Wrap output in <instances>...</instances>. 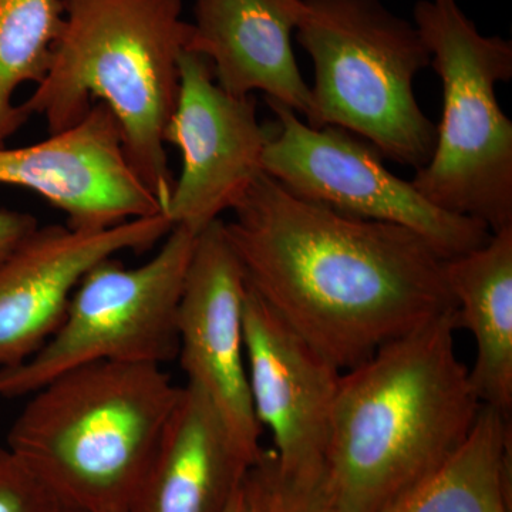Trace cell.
I'll use <instances>...</instances> for the list:
<instances>
[{
  "label": "cell",
  "mask_w": 512,
  "mask_h": 512,
  "mask_svg": "<svg viewBox=\"0 0 512 512\" xmlns=\"http://www.w3.org/2000/svg\"><path fill=\"white\" fill-rule=\"evenodd\" d=\"M224 231L249 288L340 372L456 309L446 258L412 229L305 200L262 173Z\"/></svg>",
  "instance_id": "1"
},
{
  "label": "cell",
  "mask_w": 512,
  "mask_h": 512,
  "mask_svg": "<svg viewBox=\"0 0 512 512\" xmlns=\"http://www.w3.org/2000/svg\"><path fill=\"white\" fill-rule=\"evenodd\" d=\"M456 309L340 375L326 478L340 512H379L473 429L483 404L458 359Z\"/></svg>",
  "instance_id": "2"
},
{
  "label": "cell",
  "mask_w": 512,
  "mask_h": 512,
  "mask_svg": "<svg viewBox=\"0 0 512 512\" xmlns=\"http://www.w3.org/2000/svg\"><path fill=\"white\" fill-rule=\"evenodd\" d=\"M63 10L49 72L20 107L55 134L103 103L119 123L128 163L164 214L174 188L164 134L190 37L183 0H63Z\"/></svg>",
  "instance_id": "3"
},
{
  "label": "cell",
  "mask_w": 512,
  "mask_h": 512,
  "mask_svg": "<svg viewBox=\"0 0 512 512\" xmlns=\"http://www.w3.org/2000/svg\"><path fill=\"white\" fill-rule=\"evenodd\" d=\"M180 393L160 365L74 367L29 394L6 447L64 510L131 512Z\"/></svg>",
  "instance_id": "4"
},
{
  "label": "cell",
  "mask_w": 512,
  "mask_h": 512,
  "mask_svg": "<svg viewBox=\"0 0 512 512\" xmlns=\"http://www.w3.org/2000/svg\"><path fill=\"white\" fill-rule=\"evenodd\" d=\"M295 35L315 70L312 127L343 128L416 170L429 163L437 124L414 79L431 55L414 22L383 0H305Z\"/></svg>",
  "instance_id": "5"
},
{
  "label": "cell",
  "mask_w": 512,
  "mask_h": 512,
  "mask_svg": "<svg viewBox=\"0 0 512 512\" xmlns=\"http://www.w3.org/2000/svg\"><path fill=\"white\" fill-rule=\"evenodd\" d=\"M413 22L443 84V116L412 184L493 234L512 227V121L497 99L498 84L512 79L511 40L483 35L457 0H417Z\"/></svg>",
  "instance_id": "6"
},
{
  "label": "cell",
  "mask_w": 512,
  "mask_h": 512,
  "mask_svg": "<svg viewBox=\"0 0 512 512\" xmlns=\"http://www.w3.org/2000/svg\"><path fill=\"white\" fill-rule=\"evenodd\" d=\"M195 239L174 227L146 264L126 268L110 258L93 266L45 345L25 362L0 369V399L29 396L89 363L163 366L177 359L178 305Z\"/></svg>",
  "instance_id": "7"
},
{
  "label": "cell",
  "mask_w": 512,
  "mask_h": 512,
  "mask_svg": "<svg viewBox=\"0 0 512 512\" xmlns=\"http://www.w3.org/2000/svg\"><path fill=\"white\" fill-rule=\"evenodd\" d=\"M276 126L262 168L305 200L360 218L412 229L446 259L480 248L493 232L484 224L441 210L390 173L382 154L343 128L309 126L284 104L266 100Z\"/></svg>",
  "instance_id": "8"
},
{
  "label": "cell",
  "mask_w": 512,
  "mask_h": 512,
  "mask_svg": "<svg viewBox=\"0 0 512 512\" xmlns=\"http://www.w3.org/2000/svg\"><path fill=\"white\" fill-rule=\"evenodd\" d=\"M269 134L259 123L254 97L225 92L208 60L184 50L180 92L164 134L183 163L164 212L173 228L198 235L232 211L264 173Z\"/></svg>",
  "instance_id": "9"
},
{
  "label": "cell",
  "mask_w": 512,
  "mask_h": 512,
  "mask_svg": "<svg viewBox=\"0 0 512 512\" xmlns=\"http://www.w3.org/2000/svg\"><path fill=\"white\" fill-rule=\"evenodd\" d=\"M247 279L224 231L212 222L195 239L178 305V356L187 384L217 409L249 460L259 463L262 429L249 394L244 343Z\"/></svg>",
  "instance_id": "10"
},
{
  "label": "cell",
  "mask_w": 512,
  "mask_h": 512,
  "mask_svg": "<svg viewBox=\"0 0 512 512\" xmlns=\"http://www.w3.org/2000/svg\"><path fill=\"white\" fill-rule=\"evenodd\" d=\"M244 343L256 420L274 440L284 478L326 471L330 419L342 372L293 332L247 284Z\"/></svg>",
  "instance_id": "11"
},
{
  "label": "cell",
  "mask_w": 512,
  "mask_h": 512,
  "mask_svg": "<svg viewBox=\"0 0 512 512\" xmlns=\"http://www.w3.org/2000/svg\"><path fill=\"white\" fill-rule=\"evenodd\" d=\"M171 229L164 214L96 231L39 225L0 262V369L25 362L45 345L93 266L121 252L153 249Z\"/></svg>",
  "instance_id": "12"
},
{
  "label": "cell",
  "mask_w": 512,
  "mask_h": 512,
  "mask_svg": "<svg viewBox=\"0 0 512 512\" xmlns=\"http://www.w3.org/2000/svg\"><path fill=\"white\" fill-rule=\"evenodd\" d=\"M0 184L45 198L74 229L96 231L163 214L128 163L119 123L103 103L40 143L0 147Z\"/></svg>",
  "instance_id": "13"
},
{
  "label": "cell",
  "mask_w": 512,
  "mask_h": 512,
  "mask_svg": "<svg viewBox=\"0 0 512 512\" xmlns=\"http://www.w3.org/2000/svg\"><path fill=\"white\" fill-rule=\"evenodd\" d=\"M303 9L305 0H194L185 50L208 60L225 92L239 97L262 92L313 126L311 86L292 47Z\"/></svg>",
  "instance_id": "14"
},
{
  "label": "cell",
  "mask_w": 512,
  "mask_h": 512,
  "mask_svg": "<svg viewBox=\"0 0 512 512\" xmlns=\"http://www.w3.org/2000/svg\"><path fill=\"white\" fill-rule=\"evenodd\" d=\"M254 466L208 397L185 383L131 512H222Z\"/></svg>",
  "instance_id": "15"
},
{
  "label": "cell",
  "mask_w": 512,
  "mask_h": 512,
  "mask_svg": "<svg viewBox=\"0 0 512 512\" xmlns=\"http://www.w3.org/2000/svg\"><path fill=\"white\" fill-rule=\"evenodd\" d=\"M444 272L458 329L476 340L471 386L483 406L511 416L512 227L494 232L480 248L446 259Z\"/></svg>",
  "instance_id": "16"
},
{
  "label": "cell",
  "mask_w": 512,
  "mask_h": 512,
  "mask_svg": "<svg viewBox=\"0 0 512 512\" xmlns=\"http://www.w3.org/2000/svg\"><path fill=\"white\" fill-rule=\"evenodd\" d=\"M511 417L483 406L466 439L379 512H511Z\"/></svg>",
  "instance_id": "17"
},
{
  "label": "cell",
  "mask_w": 512,
  "mask_h": 512,
  "mask_svg": "<svg viewBox=\"0 0 512 512\" xmlns=\"http://www.w3.org/2000/svg\"><path fill=\"white\" fill-rule=\"evenodd\" d=\"M63 13V0H0V147L29 121L15 96L45 79Z\"/></svg>",
  "instance_id": "18"
},
{
  "label": "cell",
  "mask_w": 512,
  "mask_h": 512,
  "mask_svg": "<svg viewBox=\"0 0 512 512\" xmlns=\"http://www.w3.org/2000/svg\"><path fill=\"white\" fill-rule=\"evenodd\" d=\"M264 512H340L330 493L326 471L313 478H284L275 471L272 451L266 453Z\"/></svg>",
  "instance_id": "19"
},
{
  "label": "cell",
  "mask_w": 512,
  "mask_h": 512,
  "mask_svg": "<svg viewBox=\"0 0 512 512\" xmlns=\"http://www.w3.org/2000/svg\"><path fill=\"white\" fill-rule=\"evenodd\" d=\"M62 505L8 447H0V512H60Z\"/></svg>",
  "instance_id": "20"
},
{
  "label": "cell",
  "mask_w": 512,
  "mask_h": 512,
  "mask_svg": "<svg viewBox=\"0 0 512 512\" xmlns=\"http://www.w3.org/2000/svg\"><path fill=\"white\" fill-rule=\"evenodd\" d=\"M266 451L248 471L222 512H264L266 500Z\"/></svg>",
  "instance_id": "21"
},
{
  "label": "cell",
  "mask_w": 512,
  "mask_h": 512,
  "mask_svg": "<svg viewBox=\"0 0 512 512\" xmlns=\"http://www.w3.org/2000/svg\"><path fill=\"white\" fill-rule=\"evenodd\" d=\"M39 227V221L28 212L0 208V262Z\"/></svg>",
  "instance_id": "22"
},
{
  "label": "cell",
  "mask_w": 512,
  "mask_h": 512,
  "mask_svg": "<svg viewBox=\"0 0 512 512\" xmlns=\"http://www.w3.org/2000/svg\"><path fill=\"white\" fill-rule=\"evenodd\" d=\"M60 512H77V511H72V510H64V508H63V510H62V511H60Z\"/></svg>",
  "instance_id": "23"
}]
</instances>
